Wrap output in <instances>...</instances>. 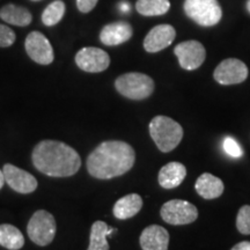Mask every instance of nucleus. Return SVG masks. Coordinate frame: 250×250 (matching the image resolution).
Returning a JSON list of instances; mask_svg holds the SVG:
<instances>
[{"instance_id": "nucleus-3", "label": "nucleus", "mask_w": 250, "mask_h": 250, "mask_svg": "<svg viewBox=\"0 0 250 250\" xmlns=\"http://www.w3.org/2000/svg\"><path fill=\"white\" fill-rule=\"evenodd\" d=\"M149 134L161 152H171L183 138V129L176 121L167 116H156L149 123Z\"/></svg>"}, {"instance_id": "nucleus-14", "label": "nucleus", "mask_w": 250, "mask_h": 250, "mask_svg": "<svg viewBox=\"0 0 250 250\" xmlns=\"http://www.w3.org/2000/svg\"><path fill=\"white\" fill-rule=\"evenodd\" d=\"M133 30L130 23L125 21L109 23L102 28L100 33V41L104 45L116 46L127 42L132 37Z\"/></svg>"}, {"instance_id": "nucleus-31", "label": "nucleus", "mask_w": 250, "mask_h": 250, "mask_svg": "<svg viewBox=\"0 0 250 250\" xmlns=\"http://www.w3.org/2000/svg\"><path fill=\"white\" fill-rule=\"evenodd\" d=\"M247 9H248V12L250 13V0L247 1Z\"/></svg>"}, {"instance_id": "nucleus-26", "label": "nucleus", "mask_w": 250, "mask_h": 250, "mask_svg": "<svg viewBox=\"0 0 250 250\" xmlns=\"http://www.w3.org/2000/svg\"><path fill=\"white\" fill-rule=\"evenodd\" d=\"M15 33L5 24H0V48H8L15 42Z\"/></svg>"}, {"instance_id": "nucleus-7", "label": "nucleus", "mask_w": 250, "mask_h": 250, "mask_svg": "<svg viewBox=\"0 0 250 250\" xmlns=\"http://www.w3.org/2000/svg\"><path fill=\"white\" fill-rule=\"evenodd\" d=\"M160 214L165 223L181 226L197 220L198 210L191 203L181 199H173L162 205Z\"/></svg>"}, {"instance_id": "nucleus-5", "label": "nucleus", "mask_w": 250, "mask_h": 250, "mask_svg": "<svg viewBox=\"0 0 250 250\" xmlns=\"http://www.w3.org/2000/svg\"><path fill=\"white\" fill-rule=\"evenodd\" d=\"M186 14L202 27H213L223 18V8L218 0H186Z\"/></svg>"}, {"instance_id": "nucleus-20", "label": "nucleus", "mask_w": 250, "mask_h": 250, "mask_svg": "<svg viewBox=\"0 0 250 250\" xmlns=\"http://www.w3.org/2000/svg\"><path fill=\"white\" fill-rule=\"evenodd\" d=\"M116 232L115 228H109L104 221H95L90 228L89 246L87 250H109L107 237Z\"/></svg>"}, {"instance_id": "nucleus-24", "label": "nucleus", "mask_w": 250, "mask_h": 250, "mask_svg": "<svg viewBox=\"0 0 250 250\" xmlns=\"http://www.w3.org/2000/svg\"><path fill=\"white\" fill-rule=\"evenodd\" d=\"M236 227L241 234L250 235V205L242 206L236 217Z\"/></svg>"}, {"instance_id": "nucleus-12", "label": "nucleus", "mask_w": 250, "mask_h": 250, "mask_svg": "<svg viewBox=\"0 0 250 250\" xmlns=\"http://www.w3.org/2000/svg\"><path fill=\"white\" fill-rule=\"evenodd\" d=\"M2 171L5 175V182L14 191L22 193V195H28L37 189L39 183H37L35 176L17 166L6 164L2 167Z\"/></svg>"}, {"instance_id": "nucleus-1", "label": "nucleus", "mask_w": 250, "mask_h": 250, "mask_svg": "<svg viewBox=\"0 0 250 250\" xmlns=\"http://www.w3.org/2000/svg\"><path fill=\"white\" fill-rule=\"evenodd\" d=\"M136 152L129 144L121 140L103 142L87 158V170L99 180L122 176L133 167Z\"/></svg>"}, {"instance_id": "nucleus-19", "label": "nucleus", "mask_w": 250, "mask_h": 250, "mask_svg": "<svg viewBox=\"0 0 250 250\" xmlns=\"http://www.w3.org/2000/svg\"><path fill=\"white\" fill-rule=\"evenodd\" d=\"M0 18L9 24H14L19 27L29 26L33 17L27 8L22 6H18L14 4L5 5L0 9Z\"/></svg>"}, {"instance_id": "nucleus-21", "label": "nucleus", "mask_w": 250, "mask_h": 250, "mask_svg": "<svg viewBox=\"0 0 250 250\" xmlns=\"http://www.w3.org/2000/svg\"><path fill=\"white\" fill-rule=\"evenodd\" d=\"M0 246L8 250H20L24 246V237L13 225H0Z\"/></svg>"}, {"instance_id": "nucleus-2", "label": "nucleus", "mask_w": 250, "mask_h": 250, "mask_svg": "<svg viewBox=\"0 0 250 250\" xmlns=\"http://www.w3.org/2000/svg\"><path fill=\"white\" fill-rule=\"evenodd\" d=\"M31 161L40 173L50 177L73 176L81 167L79 153L58 140L40 142L31 153Z\"/></svg>"}, {"instance_id": "nucleus-22", "label": "nucleus", "mask_w": 250, "mask_h": 250, "mask_svg": "<svg viewBox=\"0 0 250 250\" xmlns=\"http://www.w3.org/2000/svg\"><path fill=\"white\" fill-rule=\"evenodd\" d=\"M169 0H137L136 9L144 17H158L169 11Z\"/></svg>"}, {"instance_id": "nucleus-32", "label": "nucleus", "mask_w": 250, "mask_h": 250, "mask_svg": "<svg viewBox=\"0 0 250 250\" xmlns=\"http://www.w3.org/2000/svg\"><path fill=\"white\" fill-rule=\"evenodd\" d=\"M31 1H40V0H31Z\"/></svg>"}, {"instance_id": "nucleus-15", "label": "nucleus", "mask_w": 250, "mask_h": 250, "mask_svg": "<svg viewBox=\"0 0 250 250\" xmlns=\"http://www.w3.org/2000/svg\"><path fill=\"white\" fill-rule=\"evenodd\" d=\"M143 250H168L169 233L159 225H151L143 230L139 239Z\"/></svg>"}, {"instance_id": "nucleus-10", "label": "nucleus", "mask_w": 250, "mask_h": 250, "mask_svg": "<svg viewBox=\"0 0 250 250\" xmlns=\"http://www.w3.org/2000/svg\"><path fill=\"white\" fill-rule=\"evenodd\" d=\"M26 51L34 62L40 65H50L55 59L54 49L49 40L40 31H31L27 36Z\"/></svg>"}, {"instance_id": "nucleus-4", "label": "nucleus", "mask_w": 250, "mask_h": 250, "mask_svg": "<svg viewBox=\"0 0 250 250\" xmlns=\"http://www.w3.org/2000/svg\"><path fill=\"white\" fill-rule=\"evenodd\" d=\"M117 92L130 100H145L154 92V81L151 77L138 72L122 74L115 81Z\"/></svg>"}, {"instance_id": "nucleus-6", "label": "nucleus", "mask_w": 250, "mask_h": 250, "mask_svg": "<svg viewBox=\"0 0 250 250\" xmlns=\"http://www.w3.org/2000/svg\"><path fill=\"white\" fill-rule=\"evenodd\" d=\"M55 217L45 210H39L31 215L27 225V234L35 245L40 247L49 246L56 236Z\"/></svg>"}, {"instance_id": "nucleus-9", "label": "nucleus", "mask_w": 250, "mask_h": 250, "mask_svg": "<svg viewBox=\"0 0 250 250\" xmlns=\"http://www.w3.org/2000/svg\"><path fill=\"white\" fill-rule=\"evenodd\" d=\"M174 54L179 59L181 67L187 71H193L201 67L206 57L204 45L193 40L177 44L174 49Z\"/></svg>"}, {"instance_id": "nucleus-11", "label": "nucleus", "mask_w": 250, "mask_h": 250, "mask_svg": "<svg viewBox=\"0 0 250 250\" xmlns=\"http://www.w3.org/2000/svg\"><path fill=\"white\" fill-rule=\"evenodd\" d=\"M76 64L80 70L88 73H99L105 71L110 65V57L104 50L87 46L78 51Z\"/></svg>"}, {"instance_id": "nucleus-25", "label": "nucleus", "mask_w": 250, "mask_h": 250, "mask_svg": "<svg viewBox=\"0 0 250 250\" xmlns=\"http://www.w3.org/2000/svg\"><path fill=\"white\" fill-rule=\"evenodd\" d=\"M223 147H224V151L226 152L229 156H232V158L239 159L241 158L243 154L241 146H240L239 144L232 138V137H226V138L224 139Z\"/></svg>"}, {"instance_id": "nucleus-29", "label": "nucleus", "mask_w": 250, "mask_h": 250, "mask_svg": "<svg viewBox=\"0 0 250 250\" xmlns=\"http://www.w3.org/2000/svg\"><path fill=\"white\" fill-rule=\"evenodd\" d=\"M130 4L129 2H126V1H122L121 4H120V9L122 12H123V13H127V12H130Z\"/></svg>"}, {"instance_id": "nucleus-27", "label": "nucleus", "mask_w": 250, "mask_h": 250, "mask_svg": "<svg viewBox=\"0 0 250 250\" xmlns=\"http://www.w3.org/2000/svg\"><path fill=\"white\" fill-rule=\"evenodd\" d=\"M98 1L99 0H77L78 9L81 13H89L98 4Z\"/></svg>"}, {"instance_id": "nucleus-13", "label": "nucleus", "mask_w": 250, "mask_h": 250, "mask_svg": "<svg viewBox=\"0 0 250 250\" xmlns=\"http://www.w3.org/2000/svg\"><path fill=\"white\" fill-rule=\"evenodd\" d=\"M176 37V30L170 24H159L152 28L144 40V49L151 54L168 48Z\"/></svg>"}, {"instance_id": "nucleus-30", "label": "nucleus", "mask_w": 250, "mask_h": 250, "mask_svg": "<svg viewBox=\"0 0 250 250\" xmlns=\"http://www.w3.org/2000/svg\"><path fill=\"white\" fill-rule=\"evenodd\" d=\"M5 175H4V171L2 169H0V190L2 189V187L5 186Z\"/></svg>"}, {"instance_id": "nucleus-17", "label": "nucleus", "mask_w": 250, "mask_h": 250, "mask_svg": "<svg viewBox=\"0 0 250 250\" xmlns=\"http://www.w3.org/2000/svg\"><path fill=\"white\" fill-rule=\"evenodd\" d=\"M143 208V199L138 193H130L122 197L121 199L115 203L112 213L115 218L120 220H126V219L133 218L134 215L138 214Z\"/></svg>"}, {"instance_id": "nucleus-8", "label": "nucleus", "mask_w": 250, "mask_h": 250, "mask_svg": "<svg viewBox=\"0 0 250 250\" xmlns=\"http://www.w3.org/2000/svg\"><path fill=\"white\" fill-rule=\"evenodd\" d=\"M248 67L236 58L225 59L215 67L213 77L218 83L224 86L241 83L248 78Z\"/></svg>"}, {"instance_id": "nucleus-28", "label": "nucleus", "mask_w": 250, "mask_h": 250, "mask_svg": "<svg viewBox=\"0 0 250 250\" xmlns=\"http://www.w3.org/2000/svg\"><path fill=\"white\" fill-rule=\"evenodd\" d=\"M230 250H250V242L249 241H242L235 245Z\"/></svg>"}, {"instance_id": "nucleus-23", "label": "nucleus", "mask_w": 250, "mask_h": 250, "mask_svg": "<svg viewBox=\"0 0 250 250\" xmlns=\"http://www.w3.org/2000/svg\"><path fill=\"white\" fill-rule=\"evenodd\" d=\"M65 4L62 0H55L42 13V22L46 27H52L62 20L65 14Z\"/></svg>"}, {"instance_id": "nucleus-18", "label": "nucleus", "mask_w": 250, "mask_h": 250, "mask_svg": "<svg viewBox=\"0 0 250 250\" xmlns=\"http://www.w3.org/2000/svg\"><path fill=\"white\" fill-rule=\"evenodd\" d=\"M195 189L199 196L205 199H215L224 192V183L214 175L204 173L197 179Z\"/></svg>"}, {"instance_id": "nucleus-16", "label": "nucleus", "mask_w": 250, "mask_h": 250, "mask_svg": "<svg viewBox=\"0 0 250 250\" xmlns=\"http://www.w3.org/2000/svg\"><path fill=\"white\" fill-rule=\"evenodd\" d=\"M187 176L186 166L181 162H169L159 171L158 181L164 189H174L183 182Z\"/></svg>"}]
</instances>
